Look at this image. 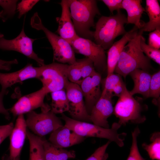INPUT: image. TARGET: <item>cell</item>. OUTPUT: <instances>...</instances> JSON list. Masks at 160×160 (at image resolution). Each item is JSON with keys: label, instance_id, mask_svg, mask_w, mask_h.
<instances>
[{"label": "cell", "instance_id": "cell-14", "mask_svg": "<svg viewBox=\"0 0 160 160\" xmlns=\"http://www.w3.org/2000/svg\"><path fill=\"white\" fill-rule=\"evenodd\" d=\"M111 96L107 94L101 95L93 107L90 115L93 124L105 128H109L108 118L113 113L114 107Z\"/></svg>", "mask_w": 160, "mask_h": 160}, {"label": "cell", "instance_id": "cell-37", "mask_svg": "<svg viewBox=\"0 0 160 160\" xmlns=\"http://www.w3.org/2000/svg\"><path fill=\"white\" fill-rule=\"evenodd\" d=\"M123 0H101L108 8L110 12L113 14L114 11H117L123 9Z\"/></svg>", "mask_w": 160, "mask_h": 160}, {"label": "cell", "instance_id": "cell-22", "mask_svg": "<svg viewBox=\"0 0 160 160\" xmlns=\"http://www.w3.org/2000/svg\"><path fill=\"white\" fill-rule=\"evenodd\" d=\"M142 0H123V9L127 13V23L135 25L139 29L142 26L143 21L141 20L143 14L146 12L141 5Z\"/></svg>", "mask_w": 160, "mask_h": 160}, {"label": "cell", "instance_id": "cell-23", "mask_svg": "<svg viewBox=\"0 0 160 160\" xmlns=\"http://www.w3.org/2000/svg\"><path fill=\"white\" fill-rule=\"evenodd\" d=\"M43 145L45 160H67L76 157L74 151L57 147L44 138Z\"/></svg>", "mask_w": 160, "mask_h": 160}, {"label": "cell", "instance_id": "cell-11", "mask_svg": "<svg viewBox=\"0 0 160 160\" xmlns=\"http://www.w3.org/2000/svg\"><path fill=\"white\" fill-rule=\"evenodd\" d=\"M65 90L69 102L68 112L72 118L80 121L91 122L90 115L85 107L80 86L69 81Z\"/></svg>", "mask_w": 160, "mask_h": 160}, {"label": "cell", "instance_id": "cell-38", "mask_svg": "<svg viewBox=\"0 0 160 160\" xmlns=\"http://www.w3.org/2000/svg\"><path fill=\"white\" fill-rule=\"evenodd\" d=\"M14 127L12 122L0 126V144L7 137L10 136Z\"/></svg>", "mask_w": 160, "mask_h": 160}, {"label": "cell", "instance_id": "cell-36", "mask_svg": "<svg viewBox=\"0 0 160 160\" xmlns=\"http://www.w3.org/2000/svg\"><path fill=\"white\" fill-rule=\"evenodd\" d=\"M148 45L157 49L160 48V29H156L149 34Z\"/></svg>", "mask_w": 160, "mask_h": 160}, {"label": "cell", "instance_id": "cell-20", "mask_svg": "<svg viewBox=\"0 0 160 160\" xmlns=\"http://www.w3.org/2000/svg\"><path fill=\"white\" fill-rule=\"evenodd\" d=\"M129 74L134 82L132 89L129 91L132 95L139 94L145 98L148 97L151 75L148 71L137 69L131 72Z\"/></svg>", "mask_w": 160, "mask_h": 160}, {"label": "cell", "instance_id": "cell-1", "mask_svg": "<svg viewBox=\"0 0 160 160\" xmlns=\"http://www.w3.org/2000/svg\"><path fill=\"white\" fill-rule=\"evenodd\" d=\"M71 19L77 35L92 40L94 18L100 13L95 0H68Z\"/></svg>", "mask_w": 160, "mask_h": 160}, {"label": "cell", "instance_id": "cell-29", "mask_svg": "<svg viewBox=\"0 0 160 160\" xmlns=\"http://www.w3.org/2000/svg\"><path fill=\"white\" fill-rule=\"evenodd\" d=\"M67 75L68 80L72 83L80 84L83 80L80 68L79 62L78 60L74 63L69 65L67 71Z\"/></svg>", "mask_w": 160, "mask_h": 160}, {"label": "cell", "instance_id": "cell-7", "mask_svg": "<svg viewBox=\"0 0 160 160\" xmlns=\"http://www.w3.org/2000/svg\"><path fill=\"white\" fill-rule=\"evenodd\" d=\"M69 65L58 63L39 66L38 79L41 82L42 87L48 93L65 89L69 81L67 75Z\"/></svg>", "mask_w": 160, "mask_h": 160}, {"label": "cell", "instance_id": "cell-3", "mask_svg": "<svg viewBox=\"0 0 160 160\" xmlns=\"http://www.w3.org/2000/svg\"><path fill=\"white\" fill-rule=\"evenodd\" d=\"M117 12L115 15L101 16L95 25L93 33L94 42L105 50L111 47L116 38L127 32L124 27L127 23V17L120 10Z\"/></svg>", "mask_w": 160, "mask_h": 160}, {"label": "cell", "instance_id": "cell-30", "mask_svg": "<svg viewBox=\"0 0 160 160\" xmlns=\"http://www.w3.org/2000/svg\"><path fill=\"white\" fill-rule=\"evenodd\" d=\"M140 133L138 127L132 132V143L129 155L127 160H145L140 155L138 148L137 138Z\"/></svg>", "mask_w": 160, "mask_h": 160}, {"label": "cell", "instance_id": "cell-24", "mask_svg": "<svg viewBox=\"0 0 160 160\" xmlns=\"http://www.w3.org/2000/svg\"><path fill=\"white\" fill-rule=\"evenodd\" d=\"M26 136L30 145L29 160H45L43 145L44 138L35 135L28 129Z\"/></svg>", "mask_w": 160, "mask_h": 160}, {"label": "cell", "instance_id": "cell-32", "mask_svg": "<svg viewBox=\"0 0 160 160\" xmlns=\"http://www.w3.org/2000/svg\"><path fill=\"white\" fill-rule=\"evenodd\" d=\"M122 81L121 76L117 74L113 73L107 76L104 82V87L101 95L109 93L117 85Z\"/></svg>", "mask_w": 160, "mask_h": 160}, {"label": "cell", "instance_id": "cell-2", "mask_svg": "<svg viewBox=\"0 0 160 160\" xmlns=\"http://www.w3.org/2000/svg\"><path fill=\"white\" fill-rule=\"evenodd\" d=\"M143 33L139 30L137 35L124 46L121 53L114 71L124 78L136 69L148 71L151 68L150 59L144 55L140 47Z\"/></svg>", "mask_w": 160, "mask_h": 160}, {"label": "cell", "instance_id": "cell-13", "mask_svg": "<svg viewBox=\"0 0 160 160\" xmlns=\"http://www.w3.org/2000/svg\"><path fill=\"white\" fill-rule=\"evenodd\" d=\"M101 75L95 71L90 76L84 79L79 85L85 99L87 111L89 115L93 107L101 97Z\"/></svg>", "mask_w": 160, "mask_h": 160}, {"label": "cell", "instance_id": "cell-27", "mask_svg": "<svg viewBox=\"0 0 160 160\" xmlns=\"http://www.w3.org/2000/svg\"><path fill=\"white\" fill-rule=\"evenodd\" d=\"M17 0H0V6L2 10L0 12V17L3 22L12 17L15 15Z\"/></svg>", "mask_w": 160, "mask_h": 160}, {"label": "cell", "instance_id": "cell-12", "mask_svg": "<svg viewBox=\"0 0 160 160\" xmlns=\"http://www.w3.org/2000/svg\"><path fill=\"white\" fill-rule=\"evenodd\" d=\"M47 94L42 87L39 90L23 96L10 108L9 111L14 116L28 113L40 108L41 111L50 110L51 107L44 103V100Z\"/></svg>", "mask_w": 160, "mask_h": 160}, {"label": "cell", "instance_id": "cell-15", "mask_svg": "<svg viewBox=\"0 0 160 160\" xmlns=\"http://www.w3.org/2000/svg\"><path fill=\"white\" fill-rule=\"evenodd\" d=\"M39 67H35L28 63L21 69L13 72L2 73L0 72V84L1 91H7L8 88L17 83L28 79H38Z\"/></svg>", "mask_w": 160, "mask_h": 160}, {"label": "cell", "instance_id": "cell-21", "mask_svg": "<svg viewBox=\"0 0 160 160\" xmlns=\"http://www.w3.org/2000/svg\"><path fill=\"white\" fill-rule=\"evenodd\" d=\"M145 9L149 20L143 22L142 28L139 30L151 32L156 29H160V6L157 0H146Z\"/></svg>", "mask_w": 160, "mask_h": 160}, {"label": "cell", "instance_id": "cell-19", "mask_svg": "<svg viewBox=\"0 0 160 160\" xmlns=\"http://www.w3.org/2000/svg\"><path fill=\"white\" fill-rule=\"evenodd\" d=\"M85 138V137L77 135L64 125L52 133L49 140L56 147L63 148L80 143Z\"/></svg>", "mask_w": 160, "mask_h": 160}, {"label": "cell", "instance_id": "cell-4", "mask_svg": "<svg viewBox=\"0 0 160 160\" xmlns=\"http://www.w3.org/2000/svg\"><path fill=\"white\" fill-rule=\"evenodd\" d=\"M61 114V118L65 121V125L80 136L105 138L115 142L120 147L124 145V139L121 136L125 135L126 134L118 133L121 126L118 123H113L111 128H105L89 122L74 120L63 113Z\"/></svg>", "mask_w": 160, "mask_h": 160}, {"label": "cell", "instance_id": "cell-33", "mask_svg": "<svg viewBox=\"0 0 160 160\" xmlns=\"http://www.w3.org/2000/svg\"><path fill=\"white\" fill-rule=\"evenodd\" d=\"M81 69V75L83 79L90 76L95 71V69L92 61L89 58L85 57L78 59Z\"/></svg>", "mask_w": 160, "mask_h": 160}, {"label": "cell", "instance_id": "cell-39", "mask_svg": "<svg viewBox=\"0 0 160 160\" xmlns=\"http://www.w3.org/2000/svg\"><path fill=\"white\" fill-rule=\"evenodd\" d=\"M8 90L0 92V113L4 115L6 119H10L9 112V109H6L4 107L3 103V97L5 95L8 94Z\"/></svg>", "mask_w": 160, "mask_h": 160}, {"label": "cell", "instance_id": "cell-5", "mask_svg": "<svg viewBox=\"0 0 160 160\" xmlns=\"http://www.w3.org/2000/svg\"><path fill=\"white\" fill-rule=\"evenodd\" d=\"M141 99H136L127 88L125 84L114 107L113 113L119 119L118 123L121 126L128 123H142L146 120L143 114L147 106L143 105Z\"/></svg>", "mask_w": 160, "mask_h": 160}, {"label": "cell", "instance_id": "cell-6", "mask_svg": "<svg viewBox=\"0 0 160 160\" xmlns=\"http://www.w3.org/2000/svg\"><path fill=\"white\" fill-rule=\"evenodd\" d=\"M31 25L37 30H42L45 34L53 50V60L58 63L71 65L76 62V59L71 44L66 40L51 32L43 24L37 12L31 18Z\"/></svg>", "mask_w": 160, "mask_h": 160}, {"label": "cell", "instance_id": "cell-34", "mask_svg": "<svg viewBox=\"0 0 160 160\" xmlns=\"http://www.w3.org/2000/svg\"><path fill=\"white\" fill-rule=\"evenodd\" d=\"M38 0H23L17 6L16 9L18 12V17L20 18L31 10L39 1Z\"/></svg>", "mask_w": 160, "mask_h": 160}, {"label": "cell", "instance_id": "cell-31", "mask_svg": "<svg viewBox=\"0 0 160 160\" xmlns=\"http://www.w3.org/2000/svg\"><path fill=\"white\" fill-rule=\"evenodd\" d=\"M160 95V71L151 75L148 97L158 99Z\"/></svg>", "mask_w": 160, "mask_h": 160}, {"label": "cell", "instance_id": "cell-40", "mask_svg": "<svg viewBox=\"0 0 160 160\" xmlns=\"http://www.w3.org/2000/svg\"><path fill=\"white\" fill-rule=\"evenodd\" d=\"M18 63V61L15 59L10 61H5L0 59V70L9 71L12 65Z\"/></svg>", "mask_w": 160, "mask_h": 160}, {"label": "cell", "instance_id": "cell-25", "mask_svg": "<svg viewBox=\"0 0 160 160\" xmlns=\"http://www.w3.org/2000/svg\"><path fill=\"white\" fill-rule=\"evenodd\" d=\"M52 102L51 110L55 114L62 113L68 112L69 102L65 89L51 93Z\"/></svg>", "mask_w": 160, "mask_h": 160}, {"label": "cell", "instance_id": "cell-18", "mask_svg": "<svg viewBox=\"0 0 160 160\" xmlns=\"http://www.w3.org/2000/svg\"><path fill=\"white\" fill-rule=\"evenodd\" d=\"M60 4L62 12L60 17L57 19L58 25L57 32L71 44L79 36L76 32L71 19L68 0H62Z\"/></svg>", "mask_w": 160, "mask_h": 160}, {"label": "cell", "instance_id": "cell-8", "mask_svg": "<svg viewBox=\"0 0 160 160\" xmlns=\"http://www.w3.org/2000/svg\"><path fill=\"white\" fill-rule=\"evenodd\" d=\"M25 121L27 127L41 137L63 126L60 119L51 110L41 111L39 113L33 111L27 113Z\"/></svg>", "mask_w": 160, "mask_h": 160}, {"label": "cell", "instance_id": "cell-9", "mask_svg": "<svg viewBox=\"0 0 160 160\" xmlns=\"http://www.w3.org/2000/svg\"><path fill=\"white\" fill-rule=\"evenodd\" d=\"M71 45L75 52L83 55L92 61L97 72L100 73L107 70L105 52L100 45L92 40L79 36L71 42Z\"/></svg>", "mask_w": 160, "mask_h": 160}, {"label": "cell", "instance_id": "cell-26", "mask_svg": "<svg viewBox=\"0 0 160 160\" xmlns=\"http://www.w3.org/2000/svg\"><path fill=\"white\" fill-rule=\"evenodd\" d=\"M151 143H144L142 144L143 148L147 152L152 160H160V133L159 132L153 133L150 139Z\"/></svg>", "mask_w": 160, "mask_h": 160}, {"label": "cell", "instance_id": "cell-17", "mask_svg": "<svg viewBox=\"0 0 160 160\" xmlns=\"http://www.w3.org/2000/svg\"><path fill=\"white\" fill-rule=\"evenodd\" d=\"M139 31L138 28L135 25L120 40L114 42L108 49L107 57V76L113 73L123 48L131 39L137 35Z\"/></svg>", "mask_w": 160, "mask_h": 160}, {"label": "cell", "instance_id": "cell-10", "mask_svg": "<svg viewBox=\"0 0 160 160\" xmlns=\"http://www.w3.org/2000/svg\"><path fill=\"white\" fill-rule=\"evenodd\" d=\"M24 25L20 33L14 39H6L3 34L0 33V49L17 52L35 61L39 66H42L45 64L44 60L39 57L33 49V43L36 39L30 38L26 35Z\"/></svg>", "mask_w": 160, "mask_h": 160}, {"label": "cell", "instance_id": "cell-41", "mask_svg": "<svg viewBox=\"0 0 160 160\" xmlns=\"http://www.w3.org/2000/svg\"><path fill=\"white\" fill-rule=\"evenodd\" d=\"M6 160H20L19 158H17L15 159H11L10 158L8 157V158L6 159Z\"/></svg>", "mask_w": 160, "mask_h": 160}, {"label": "cell", "instance_id": "cell-28", "mask_svg": "<svg viewBox=\"0 0 160 160\" xmlns=\"http://www.w3.org/2000/svg\"><path fill=\"white\" fill-rule=\"evenodd\" d=\"M140 45L141 50L149 59L160 65V50L155 49L146 44L145 39L142 35L140 39Z\"/></svg>", "mask_w": 160, "mask_h": 160}, {"label": "cell", "instance_id": "cell-35", "mask_svg": "<svg viewBox=\"0 0 160 160\" xmlns=\"http://www.w3.org/2000/svg\"><path fill=\"white\" fill-rule=\"evenodd\" d=\"M111 142L108 140L105 144L97 148L85 160H106L108 155L106 153V150Z\"/></svg>", "mask_w": 160, "mask_h": 160}, {"label": "cell", "instance_id": "cell-16", "mask_svg": "<svg viewBox=\"0 0 160 160\" xmlns=\"http://www.w3.org/2000/svg\"><path fill=\"white\" fill-rule=\"evenodd\" d=\"M27 127L23 115L18 116L10 136V154L11 159L19 158L26 136Z\"/></svg>", "mask_w": 160, "mask_h": 160}]
</instances>
